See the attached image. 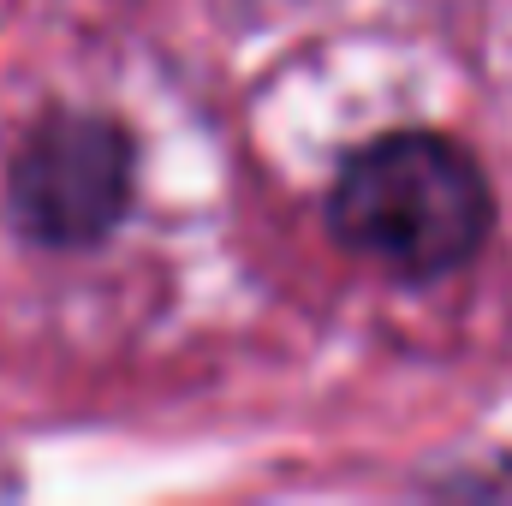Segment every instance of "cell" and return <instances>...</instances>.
<instances>
[{
    "mask_svg": "<svg viewBox=\"0 0 512 506\" xmlns=\"http://www.w3.org/2000/svg\"><path fill=\"white\" fill-rule=\"evenodd\" d=\"M137 143L120 120L90 108H54L24 131L6 167V203L30 245L84 251L102 245L131 209Z\"/></svg>",
    "mask_w": 512,
    "mask_h": 506,
    "instance_id": "cell-2",
    "label": "cell"
},
{
    "mask_svg": "<svg viewBox=\"0 0 512 506\" xmlns=\"http://www.w3.org/2000/svg\"><path fill=\"white\" fill-rule=\"evenodd\" d=\"M328 227L382 274L441 280L489 245L495 191L465 143L441 131H387L346 155L328 191Z\"/></svg>",
    "mask_w": 512,
    "mask_h": 506,
    "instance_id": "cell-1",
    "label": "cell"
}]
</instances>
